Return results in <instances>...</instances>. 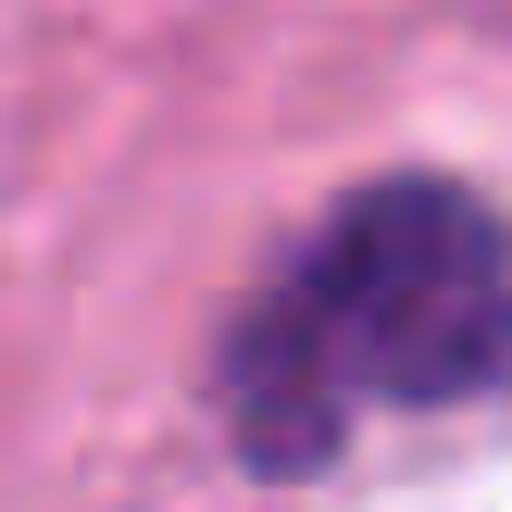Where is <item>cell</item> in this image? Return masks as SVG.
Segmentation results:
<instances>
[{"instance_id": "obj_1", "label": "cell", "mask_w": 512, "mask_h": 512, "mask_svg": "<svg viewBox=\"0 0 512 512\" xmlns=\"http://www.w3.org/2000/svg\"><path fill=\"white\" fill-rule=\"evenodd\" d=\"M512 388V225L450 175H388L288 250L225 338V438L263 475H325L363 425Z\"/></svg>"}]
</instances>
